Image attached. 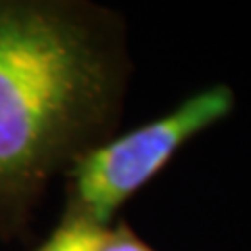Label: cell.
I'll list each match as a JSON object with an SVG mask.
<instances>
[{
    "label": "cell",
    "mask_w": 251,
    "mask_h": 251,
    "mask_svg": "<svg viewBox=\"0 0 251 251\" xmlns=\"http://www.w3.org/2000/svg\"><path fill=\"white\" fill-rule=\"evenodd\" d=\"M122 27L90 4L0 0V230L97 147L120 109Z\"/></svg>",
    "instance_id": "1"
},
{
    "label": "cell",
    "mask_w": 251,
    "mask_h": 251,
    "mask_svg": "<svg viewBox=\"0 0 251 251\" xmlns=\"http://www.w3.org/2000/svg\"><path fill=\"white\" fill-rule=\"evenodd\" d=\"M232 90L211 86L170 113L88 149L72 163L65 214L107 228L117 207L143 188L184 143L230 113Z\"/></svg>",
    "instance_id": "2"
},
{
    "label": "cell",
    "mask_w": 251,
    "mask_h": 251,
    "mask_svg": "<svg viewBox=\"0 0 251 251\" xmlns=\"http://www.w3.org/2000/svg\"><path fill=\"white\" fill-rule=\"evenodd\" d=\"M103 230L77 216L65 214L57 230L36 251H97Z\"/></svg>",
    "instance_id": "3"
},
{
    "label": "cell",
    "mask_w": 251,
    "mask_h": 251,
    "mask_svg": "<svg viewBox=\"0 0 251 251\" xmlns=\"http://www.w3.org/2000/svg\"><path fill=\"white\" fill-rule=\"evenodd\" d=\"M97 251H155V249L149 247L143 239H138L126 224H120L117 228L103 230Z\"/></svg>",
    "instance_id": "4"
}]
</instances>
